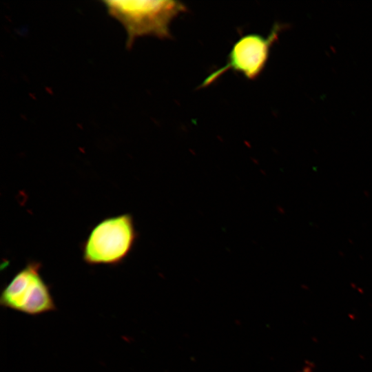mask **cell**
<instances>
[{
	"label": "cell",
	"mask_w": 372,
	"mask_h": 372,
	"mask_svg": "<svg viewBox=\"0 0 372 372\" xmlns=\"http://www.w3.org/2000/svg\"><path fill=\"white\" fill-rule=\"evenodd\" d=\"M104 3L110 14L124 25L127 33V46H131L135 39L141 36L170 39L171 22L187 10L181 2L170 0L105 1Z\"/></svg>",
	"instance_id": "1"
},
{
	"label": "cell",
	"mask_w": 372,
	"mask_h": 372,
	"mask_svg": "<svg viewBox=\"0 0 372 372\" xmlns=\"http://www.w3.org/2000/svg\"><path fill=\"white\" fill-rule=\"evenodd\" d=\"M133 218L125 214L101 220L83 244V258L90 265H116L130 253L136 238Z\"/></svg>",
	"instance_id": "2"
},
{
	"label": "cell",
	"mask_w": 372,
	"mask_h": 372,
	"mask_svg": "<svg viewBox=\"0 0 372 372\" xmlns=\"http://www.w3.org/2000/svg\"><path fill=\"white\" fill-rule=\"evenodd\" d=\"M41 264L32 261L20 270L3 289L2 307L37 316L56 309L49 286L41 276Z\"/></svg>",
	"instance_id": "3"
},
{
	"label": "cell",
	"mask_w": 372,
	"mask_h": 372,
	"mask_svg": "<svg viewBox=\"0 0 372 372\" xmlns=\"http://www.w3.org/2000/svg\"><path fill=\"white\" fill-rule=\"evenodd\" d=\"M280 30L281 26L276 24L267 37L248 34L240 37L232 46L227 63L209 74L200 87L211 85L229 70L240 72L250 80L256 79L265 67L271 47Z\"/></svg>",
	"instance_id": "4"
}]
</instances>
